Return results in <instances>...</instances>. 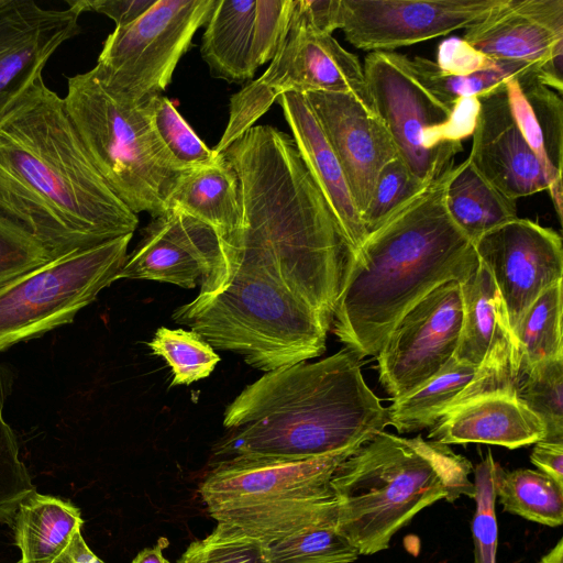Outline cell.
<instances>
[{
	"instance_id": "6da1fadb",
	"label": "cell",
	"mask_w": 563,
	"mask_h": 563,
	"mask_svg": "<svg viewBox=\"0 0 563 563\" xmlns=\"http://www.w3.org/2000/svg\"><path fill=\"white\" fill-rule=\"evenodd\" d=\"M0 216L53 258L133 234L139 224L90 161L63 98L43 77L0 118Z\"/></svg>"
},
{
	"instance_id": "7a4b0ae2",
	"label": "cell",
	"mask_w": 563,
	"mask_h": 563,
	"mask_svg": "<svg viewBox=\"0 0 563 563\" xmlns=\"http://www.w3.org/2000/svg\"><path fill=\"white\" fill-rule=\"evenodd\" d=\"M452 167L368 233L353 254L331 324L358 360L376 355L398 321L428 294L444 283L463 282L478 264L473 243L445 207Z\"/></svg>"
},
{
	"instance_id": "3957f363",
	"label": "cell",
	"mask_w": 563,
	"mask_h": 563,
	"mask_svg": "<svg viewBox=\"0 0 563 563\" xmlns=\"http://www.w3.org/2000/svg\"><path fill=\"white\" fill-rule=\"evenodd\" d=\"M217 455L300 461L356 449L388 426L387 408L344 347L267 372L223 415Z\"/></svg>"
},
{
	"instance_id": "277c9868",
	"label": "cell",
	"mask_w": 563,
	"mask_h": 563,
	"mask_svg": "<svg viewBox=\"0 0 563 563\" xmlns=\"http://www.w3.org/2000/svg\"><path fill=\"white\" fill-rule=\"evenodd\" d=\"M473 465L449 445L380 431L335 468L340 532L360 555L387 550L391 538L439 500L474 498Z\"/></svg>"
},
{
	"instance_id": "5b68a950",
	"label": "cell",
	"mask_w": 563,
	"mask_h": 563,
	"mask_svg": "<svg viewBox=\"0 0 563 563\" xmlns=\"http://www.w3.org/2000/svg\"><path fill=\"white\" fill-rule=\"evenodd\" d=\"M173 320L265 373L321 355L330 329L279 274L243 263L219 290L176 308Z\"/></svg>"
},
{
	"instance_id": "8992f818",
	"label": "cell",
	"mask_w": 563,
	"mask_h": 563,
	"mask_svg": "<svg viewBox=\"0 0 563 563\" xmlns=\"http://www.w3.org/2000/svg\"><path fill=\"white\" fill-rule=\"evenodd\" d=\"M63 100L90 161L118 198L136 214L167 210L183 173L161 146L145 102L123 101L92 68L68 77Z\"/></svg>"
},
{
	"instance_id": "52a82bcc",
	"label": "cell",
	"mask_w": 563,
	"mask_h": 563,
	"mask_svg": "<svg viewBox=\"0 0 563 563\" xmlns=\"http://www.w3.org/2000/svg\"><path fill=\"white\" fill-rule=\"evenodd\" d=\"M363 70L374 111L411 173L427 185L454 166L462 141L474 132L478 98L444 103L420 80L410 57L394 52H371Z\"/></svg>"
},
{
	"instance_id": "ba28073f",
	"label": "cell",
	"mask_w": 563,
	"mask_h": 563,
	"mask_svg": "<svg viewBox=\"0 0 563 563\" xmlns=\"http://www.w3.org/2000/svg\"><path fill=\"white\" fill-rule=\"evenodd\" d=\"M133 234L52 260L0 287V352L69 323L117 280Z\"/></svg>"
},
{
	"instance_id": "9c48e42d",
	"label": "cell",
	"mask_w": 563,
	"mask_h": 563,
	"mask_svg": "<svg viewBox=\"0 0 563 563\" xmlns=\"http://www.w3.org/2000/svg\"><path fill=\"white\" fill-rule=\"evenodd\" d=\"M313 91L351 95L374 111L358 57L331 34L317 32L291 14L286 38L268 68L231 97L228 123L213 152L223 153L280 95Z\"/></svg>"
},
{
	"instance_id": "30bf717a",
	"label": "cell",
	"mask_w": 563,
	"mask_h": 563,
	"mask_svg": "<svg viewBox=\"0 0 563 563\" xmlns=\"http://www.w3.org/2000/svg\"><path fill=\"white\" fill-rule=\"evenodd\" d=\"M214 4L216 0H156L137 20L108 35L92 70L128 103L142 104L162 95Z\"/></svg>"
},
{
	"instance_id": "8fae6325",
	"label": "cell",
	"mask_w": 563,
	"mask_h": 563,
	"mask_svg": "<svg viewBox=\"0 0 563 563\" xmlns=\"http://www.w3.org/2000/svg\"><path fill=\"white\" fill-rule=\"evenodd\" d=\"M463 319L460 283L442 284L415 305L377 352L378 379L391 398L435 376L454 356Z\"/></svg>"
},
{
	"instance_id": "7c38bea8",
	"label": "cell",
	"mask_w": 563,
	"mask_h": 563,
	"mask_svg": "<svg viewBox=\"0 0 563 563\" xmlns=\"http://www.w3.org/2000/svg\"><path fill=\"white\" fill-rule=\"evenodd\" d=\"M503 0H339L338 26L356 48L393 52L485 20Z\"/></svg>"
},
{
	"instance_id": "4fadbf2b",
	"label": "cell",
	"mask_w": 563,
	"mask_h": 563,
	"mask_svg": "<svg viewBox=\"0 0 563 563\" xmlns=\"http://www.w3.org/2000/svg\"><path fill=\"white\" fill-rule=\"evenodd\" d=\"M225 277L227 264L216 231L179 209L168 208L144 229L117 280H156L187 289L200 283L199 295H208L220 289Z\"/></svg>"
},
{
	"instance_id": "5bb4252c",
	"label": "cell",
	"mask_w": 563,
	"mask_h": 563,
	"mask_svg": "<svg viewBox=\"0 0 563 563\" xmlns=\"http://www.w3.org/2000/svg\"><path fill=\"white\" fill-rule=\"evenodd\" d=\"M356 449L300 461L223 459L202 479L199 494L209 515L327 496L334 493L330 479L335 468Z\"/></svg>"
},
{
	"instance_id": "9a60e30c",
	"label": "cell",
	"mask_w": 563,
	"mask_h": 563,
	"mask_svg": "<svg viewBox=\"0 0 563 563\" xmlns=\"http://www.w3.org/2000/svg\"><path fill=\"white\" fill-rule=\"evenodd\" d=\"M473 245L495 282L515 334L530 305L562 280V238L551 228L516 218L485 233Z\"/></svg>"
},
{
	"instance_id": "2e32d148",
	"label": "cell",
	"mask_w": 563,
	"mask_h": 563,
	"mask_svg": "<svg viewBox=\"0 0 563 563\" xmlns=\"http://www.w3.org/2000/svg\"><path fill=\"white\" fill-rule=\"evenodd\" d=\"M295 0H216L200 53L213 78L252 80L271 62L288 33Z\"/></svg>"
},
{
	"instance_id": "e0dca14e",
	"label": "cell",
	"mask_w": 563,
	"mask_h": 563,
	"mask_svg": "<svg viewBox=\"0 0 563 563\" xmlns=\"http://www.w3.org/2000/svg\"><path fill=\"white\" fill-rule=\"evenodd\" d=\"M81 13L49 9L32 0L0 5V118L43 77L53 54L80 32Z\"/></svg>"
},
{
	"instance_id": "ac0fdd59",
	"label": "cell",
	"mask_w": 563,
	"mask_h": 563,
	"mask_svg": "<svg viewBox=\"0 0 563 563\" xmlns=\"http://www.w3.org/2000/svg\"><path fill=\"white\" fill-rule=\"evenodd\" d=\"M303 96L342 166L362 218L380 169L398 156L393 140L378 115L354 96Z\"/></svg>"
},
{
	"instance_id": "d6986e66",
	"label": "cell",
	"mask_w": 563,
	"mask_h": 563,
	"mask_svg": "<svg viewBox=\"0 0 563 563\" xmlns=\"http://www.w3.org/2000/svg\"><path fill=\"white\" fill-rule=\"evenodd\" d=\"M467 159L494 187L515 200L548 188L549 179L517 126L505 84L479 97Z\"/></svg>"
},
{
	"instance_id": "ffe728a7",
	"label": "cell",
	"mask_w": 563,
	"mask_h": 563,
	"mask_svg": "<svg viewBox=\"0 0 563 563\" xmlns=\"http://www.w3.org/2000/svg\"><path fill=\"white\" fill-rule=\"evenodd\" d=\"M462 38L493 59L540 66L563 49V0H503Z\"/></svg>"
},
{
	"instance_id": "44dd1931",
	"label": "cell",
	"mask_w": 563,
	"mask_h": 563,
	"mask_svg": "<svg viewBox=\"0 0 563 563\" xmlns=\"http://www.w3.org/2000/svg\"><path fill=\"white\" fill-rule=\"evenodd\" d=\"M547 434L543 421L514 393L477 397L451 408L430 430L442 444L484 443L509 450L534 444Z\"/></svg>"
},
{
	"instance_id": "7402d4cb",
	"label": "cell",
	"mask_w": 563,
	"mask_h": 563,
	"mask_svg": "<svg viewBox=\"0 0 563 563\" xmlns=\"http://www.w3.org/2000/svg\"><path fill=\"white\" fill-rule=\"evenodd\" d=\"M277 102L308 170L355 252L367 231L334 151L303 95L283 93Z\"/></svg>"
},
{
	"instance_id": "603a6c76",
	"label": "cell",
	"mask_w": 563,
	"mask_h": 563,
	"mask_svg": "<svg viewBox=\"0 0 563 563\" xmlns=\"http://www.w3.org/2000/svg\"><path fill=\"white\" fill-rule=\"evenodd\" d=\"M512 118L543 167L549 184L562 177L563 101L537 74L505 82Z\"/></svg>"
},
{
	"instance_id": "cb8c5ba5",
	"label": "cell",
	"mask_w": 563,
	"mask_h": 563,
	"mask_svg": "<svg viewBox=\"0 0 563 563\" xmlns=\"http://www.w3.org/2000/svg\"><path fill=\"white\" fill-rule=\"evenodd\" d=\"M168 208L179 209L208 224L220 239L229 235L239 218V178L223 153L209 164L183 173Z\"/></svg>"
},
{
	"instance_id": "d4e9b609",
	"label": "cell",
	"mask_w": 563,
	"mask_h": 563,
	"mask_svg": "<svg viewBox=\"0 0 563 563\" xmlns=\"http://www.w3.org/2000/svg\"><path fill=\"white\" fill-rule=\"evenodd\" d=\"M82 525L71 501L33 493L20 504L11 526L21 552L16 563H54Z\"/></svg>"
},
{
	"instance_id": "484cf974",
	"label": "cell",
	"mask_w": 563,
	"mask_h": 563,
	"mask_svg": "<svg viewBox=\"0 0 563 563\" xmlns=\"http://www.w3.org/2000/svg\"><path fill=\"white\" fill-rule=\"evenodd\" d=\"M218 525L263 545L312 526L338 521L335 494L223 510L210 515Z\"/></svg>"
},
{
	"instance_id": "4316f807",
	"label": "cell",
	"mask_w": 563,
	"mask_h": 563,
	"mask_svg": "<svg viewBox=\"0 0 563 563\" xmlns=\"http://www.w3.org/2000/svg\"><path fill=\"white\" fill-rule=\"evenodd\" d=\"M516 201L488 183L467 158L452 167L445 207L452 221L473 244L485 233L518 218Z\"/></svg>"
},
{
	"instance_id": "83f0119b",
	"label": "cell",
	"mask_w": 563,
	"mask_h": 563,
	"mask_svg": "<svg viewBox=\"0 0 563 563\" xmlns=\"http://www.w3.org/2000/svg\"><path fill=\"white\" fill-rule=\"evenodd\" d=\"M477 367L454 357L432 378L387 407L388 424L398 433L432 428L473 379Z\"/></svg>"
},
{
	"instance_id": "f1b7e54d",
	"label": "cell",
	"mask_w": 563,
	"mask_h": 563,
	"mask_svg": "<svg viewBox=\"0 0 563 563\" xmlns=\"http://www.w3.org/2000/svg\"><path fill=\"white\" fill-rule=\"evenodd\" d=\"M463 319L454 358L478 367L486 356L501 313L506 310L495 282L478 260L473 273L460 283Z\"/></svg>"
},
{
	"instance_id": "f546056e",
	"label": "cell",
	"mask_w": 563,
	"mask_h": 563,
	"mask_svg": "<svg viewBox=\"0 0 563 563\" xmlns=\"http://www.w3.org/2000/svg\"><path fill=\"white\" fill-rule=\"evenodd\" d=\"M496 500L504 511L551 528L563 523V487L540 471L494 470Z\"/></svg>"
},
{
	"instance_id": "4dcf8cb0",
	"label": "cell",
	"mask_w": 563,
	"mask_h": 563,
	"mask_svg": "<svg viewBox=\"0 0 563 563\" xmlns=\"http://www.w3.org/2000/svg\"><path fill=\"white\" fill-rule=\"evenodd\" d=\"M562 306L560 280L543 290L525 312L515 331L522 372L542 361L563 357Z\"/></svg>"
},
{
	"instance_id": "1f68e13d",
	"label": "cell",
	"mask_w": 563,
	"mask_h": 563,
	"mask_svg": "<svg viewBox=\"0 0 563 563\" xmlns=\"http://www.w3.org/2000/svg\"><path fill=\"white\" fill-rule=\"evenodd\" d=\"M410 64L426 87L441 101L453 106L460 98H479L499 87L507 80L526 75L537 74L538 65L499 60L498 64L479 73L466 76H452L443 74L434 60L416 56L410 58Z\"/></svg>"
},
{
	"instance_id": "d6a6232c",
	"label": "cell",
	"mask_w": 563,
	"mask_h": 563,
	"mask_svg": "<svg viewBox=\"0 0 563 563\" xmlns=\"http://www.w3.org/2000/svg\"><path fill=\"white\" fill-rule=\"evenodd\" d=\"M264 548L268 563H353L360 556L336 521L309 527Z\"/></svg>"
},
{
	"instance_id": "836d02e7",
	"label": "cell",
	"mask_w": 563,
	"mask_h": 563,
	"mask_svg": "<svg viewBox=\"0 0 563 563\" xmlns=\"http://www.w3.org/2000/svg\"><path fill=\"white\" fill-rule=\"evenodd\" d=\"M12 386L11 371L0 364V522L9 526H12L20 504L36 492L20 457L16 434L4 419V405Z\"/></svg>"
},
{
	"instance_id": "e575fe53",
	"label": "cell",
	"mask_w": 563,
	"mask_h": 563,
	"mask_svg": "<svg viewBox=\"0 0 563 563\" xmlns=\"http://www.w3.org/2000/svg\"><path fill=\"white\" fill-rule=\"evenodd\" d=\"M145 104L154 133L179 173L209 164L216 158L218 154L200 140L170 99L157 95Z\"/></svg>"
},
{
	"instance_id": "d590c367",
	"label": "cell",
	"mask_w": 563,
	"mask_h": 563,
	"mask_svg": "<svg viewBox=\"0 0 563 563\" xmlns=\"http://www.w3.org/2000/svg\"><path fill=\"white\" fill-rule=\"evenodd\" d=\"M516 396L544 423V441L563 442V357L537 363L522 372Z\"/></svg>"
},
{
	"instance_id": "8d00e7d4",
	"label": "cell",
	"mask_w": 563,
	"mask_h": 563,
	"mask_svg": "<svg viewBox=\"0 0 563 563\" xmlns=\"http://www.w3.org/2000/svg\"><path fill=\"white\" fill-rule=\"evenodd\" d=\"M174 374L170 386L190 385L208 377L220 362L214 349L197 332L161 327L147 343Z\"/></svg>"
},
{
	"instance_id": "74e56055",
	"label": "cell",
	"mask_w": 563,
	"mask_h": 563,
	"mask_svg": "<svg viewBox=\"0 0 563 563\" xmlns=\"http://www.w3.org/2000/svg\"><path fill=\"white\" fill-rule=\"evenodd\" d=\"M427 185L411 173L399 156L389 161L380 169L371 200L362 214L367 234L377 229Z\"/></svg>"
},
{
	"instance_id": "f35d334b",
	"label": "cell",
	"mask_w": 563,
	"mask_h": 563,
	"mask_svg": "<svg viewBox=\"0 0 563 563\" xmlns=\"http://www.w3.org/2000/svg\"><path fill=\"white\" fill-rule=\"evenodd\" d=\"M496 461L492 452L473 468L475 510L472 519L474 563H496L498 527L494 470Z\"/></svg>"
},
{
	"instance_id": "ab89813d",
	"label": "cell",
	"mask_w": 563,
	"mask_h": 563,
	"mask_svg": "<svg viewBox=\"0 0 563 563\" xmlns=\"http://www.w3.org/2000/svg\"><path fill=\"white\" fill-rule=\"evenodd\" d=\"M176 563H268L264 545L221 525L191 542Z\"/></svg>"
},
{
	"instance_id": "60d3db41",
	"label": "cell",
	"mask_w": 563,
	"mask_h": 563,
	"mask_svg": "<svg viewBox=\"0 0 563 563\" xmlns=\"http://www.w3.org/2000/svg\"><path fill=\"white\" fill-rule=\"evenodd\" d=\"M52 260L37 240L0 216V287Z\"/></svg>"
},
{
	"instance_id": "b9f144b4",
	"label": "cell",
	"mask_w": 563,
	"mask_h": 563,
	"mask_svg": "<svg viewBox=\"0 0 563 563\" xmlns=\"http://www.w3.org/2000/svg\"><path fill=\"white\" fill-rule=\"evenodd\" d=\"M498 62L477 51L462 37H450L438 46L434 63L445 75L466 76L490 69Z\"/></svg>"
},
{
	"instance_id": "7bdbcfd3",
	"label": "cell",
	"mask_w": 563,
	"mask_h": 563,
	"mask_svg": "<svg viewBox=\"0 0 563 563\" xmlns=\"http://www.w3.org/2000/svg\"><path fill=\"white\" fill-rule=\"evenodd\" d=\"M156 0H67V7L80 13L95 11L114 21L115 27L125 26L143 15Z\"/></svg>"
},
{
	"instance_id": "ee69618b",
	"label": "cell",
	"mask_w": 563,
	"mask_h": 563,
	"mask_svg": "<svg viewBox=\"0 0 563 563\" xmlns=\"http://www.w3.org/2000/svg\"><path fill=\"white\" fill-rule=\"evenodd\" d=\"M530 461L538 471L563 487V442L538 441L530 454Z\"/></svg>"
},
{
	"instance_id": "f6af8a7d",
	"label": "cell",
	"mask_w": 563,
	"mask_h": 563,
	"mask_svg": "<svg viewBox=\"0 0 563 563\" xmlns=\"http://www.w3.org/2000/svg\"><path fill=\"white\" fill-rule=\"evenodd\" d=\"M54 563H104L87 545L81 530L73 536L70 542Z\"/></svg>"
},
{
	"instance_id": "bcb514c9",
	"label": "cell",
	"mask_w": 563,
	"mask_h": 563,
	"mask_svg": "<svg viewBox=\"0 0 563 563\" xmlns=\"http://www.w3.org/2000/svg\"><path fill=\"white\" fill-rule=\"evenodd\" d=\"M167 545L168 541L165 538H161L155 545L139 552L132 563H169L163 553Z\"/></svg>"
},
{
	"instance_id": "7dc6e473",
	"label": "cell",
	"mask_w": 563,
	"mask_h": 563,
	"mask_svg": "<svg viewBox=\"0 0 563 563\" xmlns=\"http://www.w3.org/2000/svg\"><path fill=\"white\" fill-rule=\"evenodd\" d=\"M547 190L553 202L554 211L559 221L562 223L563 218V183L562 178H558L548 185Z\"/></svg>"
},
{
	"instance_id": "c3c4849f",
	"label": "cell",
	"mask_w": 563,
	"mask_h": 563,
	"mask_svg": "<svg viewBox=\"0 0 563 563\" xmlns=\"http://www.w3.org/2000/svg\"><path fill=\"white\" fill-rule=\"evenodd\" d=\"M538 563H563V538H560L554 547L548 551Z\"/></svg>"
},
{
	"instance_id": "681fc988",
	"label": "cell",
	"mask_w": 563,
	"mask_h": 563,
	"mask_svg": "<svg viewBox=\"0 0 563 563\" xmlns=\"http://www.w3.org/2000/svg\"><path fill=\"white\" fill-rule=\"evenodd\" d=\"M5 0H0V5L4 2Z\"/></svg>"
}]
</instances>
